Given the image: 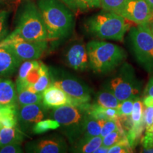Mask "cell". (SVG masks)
Wrapping results in <instances>:
<instances>
[{"mask_svg":"<svg viewBox=\"0 0 153 153\" xmlns=\"http://www.w3.org/2000/svg\"><path fill=\"white\" fill-rule=\"evenodd\" d=\"M37 6L46 28L48 42H60L72 33L73 12L60 0H38Z\"/></svg>","mask_w":153,"mask_h":153,"instance_id":"obj_1","label":"cell"},{"mask_svg":"<svg viewBox=\"0 0 153 153\" xmlns=\"http://www.w3.org/2000/svg\"><path fill=\"white\" fill-rule=\"evenodd\" d=\"M89 68L96 73L114 71L126 58V53L116 44L103 41H91L87 45Z\"/></svg>","mask_w":153,"mask_h":153,"instance_id":"obj_2","label":"cell"},{"mask_svg":"<svg viewBox=\"0 0 153 153\" xmlns=\"http://www.w3.org/2000/svg\"><path fill=\"white\" fill-rule=\"evenodd\" d=\"M84 26L86 31L94 37L116 41H123L128 29L125 18L115 12L104 10L88 17Z\"/></svg>","mask_w":153,"mask_h":153,"instance_id":"obj_3","label":"cell"},{"mask_svg":"<svg viewBox=\"0 0 153 153\" xmlns=\"http://www.w3.org/2000/svg\"><path fill=\"white\" fill-rule=\"evenodd\" d=\"M90 103L80 106L65 105L53 108L49 116L60 123L61 133L72 145L82 136Z\"/></svg>","mask_w":153,"mask_h":153,"instance_id":"obj_4","label":"cell"},{"mask_svg":"<svg viewBox=\"0 0 153 153\" xmlns=\"http://www.w3.org/2000/svg\"><path fill=\"white\" fill-rule=\"evenodd\" d=\"M12 33L27 41H48L46 28L37 4L25 1L21 6Z\"/></svg>","mask_w":153,"mask_h":153,"instance_id":"obj_5","label":"cell"},{"mask_svg":"<svg viewBox=\"0 0 153 153\" xmlns=\"http://www.w3.org/2000/svg\"><path fill=\"white\" fill-rule=\"evenodd\" d=\"M119 101L136 99L141 92L142 83L137 78L134 68L127 62H123L118 71L105 84Z\"/></svg>","mask_w":153,"mask_h":153,"instance_id":"obj_6","label":"cell"},{"mask_svg":"<svg viewBox=\"0 0 153 153\" xmlns=\"http://www.w3.org/2000/svg\"><path fill=\"white\" fill-rule=\"evenodd\" d=\"M129 38L137 62L147 72L153 73V35L148 24L131 27Z\"/></svg>","mask_w":153,"mask_h":153,"instance_id":"obj_7","label":"cell"},{"mask_svg":"<svg viewBox=\"0 0 153 153\" xmlns=\"http://www.w3.org/2000/svg\"><path fill=\"white\" fill-rule=\"evenodd\" d=\"M51 85L57 86L75 101L77 106L90 103L91 89L85 82L72 74L57 68H49Z\"/></svg>","mask_w":153,"mask_h":153,"instance_id":"obj_8","label":"cell"},{"mask_svg":"<svg viewBox=\"0 0 153 153\" xmlns=\"http://www.w3.org/2000/svg\"><path fill=\"white\" fill-rule=\"evenodd\" d=\"M48 41H27L11 33L0 42V44L8 45L23 62L41 58L48 48Z\"/></svg>","mask_w":153,"mask_h":153,"instance_id":"obj_9","label":"cell"},{"mask_svg":"<svg viewBox=\"0 0 153 153\" xmlns=\"http://www.w3.org/2000/svg\"><path fill=\"white\" fill-rule=\"evenodd\" d=\"M115 13L135 24H148L153 17L150 7L145 0H125Z\"/></svg>","mask_w":153,"mask_h":153,"instance_id":"obj_10","label":"cell"},{"mask_svg":"<svg viewBox=\"0 0 153 153\" xmlns=\"http://www.w3.org/2000/svg\"><path fill=\"white\" fill-rule=\"evenodd\" d=\"M48 110L42 102L19 107L17 114L19 127L24 133H30L35 124L47 117Z\"/></svg>","mask_w":153,"mask_h":153,"instance_id":"obj_11","label":"cell"},{"mask_svg":"<svg viewBox=\"0 0 153 153\" xmlns=\"http://www.w3.org/2000/svg\"><path fill=\"white\" fill-rule=\"evenodd\" d=\"M25 150L30 153H63L68 152L66 141L58 135H51L30 141Z\"/></svg>","mask_w":153,"mask_h":153,"instance_id":"obj_12","label":"cell"},{"mask_svg":"<svg viewBox=\"0 0 153 153\" xmlns=\"http://www.w3.org/2000/svg\"><path fill=\"white\" fill-rule=\"evenodd\" d=\"M65 62L76 71H85L89 68L87 45L82 41L72 42L64 53Z\"/></svg>","mask_w":153,"mask_h":153,"instance_id":"obj_13","label":"cell"},{"mask_svg":"<svg viewBox=\"0 0 153 153\" xmlns=\"http://www.w3.org/2000/svg\"><path fill=\"white\" fill-rule=\"evenodd\" d=\"M131 120L132 127L126 135L130 145L132 148H134L141 141L143 131L145 128L144 104L139 97L134 101Z\"/></svg>","mask_w":153,"mask_h":153,"instance_id":"obj_14","label":"cell"},{"mask_svg":"<svg viewBox=\"0 0 153 153\" xmlns=\"http://www.w3.org/2000/svg\"><path fill=\"white\" fill-rule=\"evenodd\" d=\"M42 103L48 109L58 108L65 105L77 106L76 102L57 86L51 85L42 93Z\"/></svg>","mask_w":153,"mask_h":153,"instance_id":"obj_15","label":"cell"},{"mask_svg":"<svg viewBox=\"0 0 153 153\" xmlns=\"http://www.w3.org/2000/svg\"><path fill=\"white\" fill-rule=\"evenodd\" d=\"M22 62L8 45L0 44V77H8L14 74Z\"/></svg>","mask_w":153,"mask_h":153,"instance_id":"obj_16","label":"cell"},{"mask_svg":"<svg viewBox=\"0 0 153 153\" xmlns=\"http://www.w3.org/2000/svg\"><path fill=\"white\" fill-rule=\"evenodd\" d=\"M0 105H18L16 86L11 79L4 77H0Z\"/></svg>","mask_w":153,"mask_h":153,"instance_id":"obj_17","label":"cell"},{"mask_svg":"<svg viewBox=\"0 0 153 153\" xmlns=\"http://www.w3.org/2000/svg\"><path fill=\"white\" fill-rule=\"evenodd\" d=\"M103 137L101 135L95 136L91 138L81 137L76 140L74 144L71 145L70 152L76 153H91L94 152L102 145Z\"/></svg>","mask_w":153,"mask_h":153,"instance_id":"obj_18","label":"cell"},{"mask_svg":"<svg viewBox=\"0 0 153 153\" xmlns=\"http://www.w3.org/2000/svg\"><path fill=\"white\" fill-rule=\"evenodd\" d=\"M26 136L19 126L12 128H0V147L11 143L22 144Z\"/></svg>","mask_w":153,"mask_h":153,"instance_id":"obj_19","label":"cell"},{"mask_svg":"<svg viewBox=\"0 0 153 153\" xmlns=\"http://www.w3.org/2000/svg\"><path fill=\"white\" fill-rule=\"evenodd\" d=\"M73 14H79L101 7L100 0H60Z\"/></svg>","mask_w":153,"mask_h":153,"instance_id":"obj_20","label":"cell"},{"mask_svg":"<svg viewBox=\"0 0 153 153\" xmlns=\"http://www.w3.org/2000/svg\"><path fill=\"white\" fill-rule=\"evenodd\" d=\"M120 102L110 89L104 87L96 94L92 104L105 108H117Z\"/></svg>","mask_w":153,"mask_h":153,"instance_id":"obj_21","label":"cell"},{"mask_svg":"<svg viewBox=\"0 0 153 153\" xmlns=\"http://www.w3.org/2000/svg\"><path fill=\"white\" fill-rule=\"evenodd\" d=\"M51 85V78L49 68L45 64L41 62V75L33 85L26 89L36 93H43V91Z\"/></svg>","mask_w":153,"mask_h":153,"instance_id":"obj_22","label":"cell"},{"mask_svg":"<svg viewBox=\"0 0 153 153\" xmlns=\"http://www.w3.org/2000/svg\"><path fill=\"white\" fill-rule=\"evenodd\" d=\"M42 102V93H36L28 89L17 91V104L19 107Z\"/></svg>","mask_w":153,"mask_h":153,"instance_id":"obj_23","label":"cell"},{"mask_svg":"<svg viewBox=\"0 0 153 153\" xmlns=\"http://www.w3.org/2000/svg\"><path fill=\"white\" fill-rule=\"evenodd\" d=\"M101 130V125L99 120L96 119L89 114L85 120L83 134L81 137L91 138V137L98 136V135H100Z\"/></svg>","mask_w":153,"mask_h":153,"instance_id":"obj_24","label":"cell"},{"mask_svg":"<svg viewBox=\"0 0 153 153\" xmlns=\"http://www.w3.org/2000/svg\"><path fill=\"white\" fill-rule=\"evenodd\" d=\"M39 62L40 61H38L37 60H33L24 61V62L21 64L20 67L19 68L18 77L16 79V89L22 87L30 72L34 68H36L39 64Z\"/></svg>","mask_w":153,"mask_h":153,"instance_id":"obj_25","label":"cell"},{"mask_svg":"<svg viewBox=\"0 0 153 153\" xmlns=\"http://www.w3.org/2000/svg\"><path fill=\"white\" fill-rule=\"evenodd\" d=\"M60 128V123L53 118L41 120L32 128L30 133L34 135L43 134L51 130H55Z\"/></svg>","mask_w":153,"mask_h":153,"instance_id":"obj_26","label":"cell"},{"mask_svg":"<svg viewBox=\"0 0 153 153\" xmlns=\"http://www.w3.org/2000/svg\"><path fill=\"white\" fill-rule=\"evenodd\" d=\"M126 138H127L126 132L124 131L122 126H120L116 131L111 132L103 137L102 145L107 148H111Z\"/></svg>","mask_w":153,"mask_h":153,"instance_id":"obj_27","label":"cell"},{"mask_svg":"<svg viewBox=\"0 0 153 153\" xmlns=\"http://www.w3.org/2000/svg\"><path fill=\"white\" fill-rule=\"evenodd\" d=\"M99 121L101 125L100 135L102 137L116 131L120 126H121L118 118L115 120H99Z\"/></svg>","mask_w":153,"mask_h":153,"instance_id":"obj_28","label":"cell"},{"mask_svg":"<svg viewBox=\"0 0 153 153\" xmlns=\"http://www.w3.org/2000/svg\"><path fill=\"white\" fill-rule=\"evenodd\" d=\"M135 99H128L120 101L117 107L118 117L131 116L133 108V103Z\"/></svg>","mask_w":153,"mask_h":153,"instance_id":"obj_29","label":"cell"},{"mask_svg":"<svg viewBox=\"0 0 153 153\" xmlns=\"http://www.w3.org/2000/svg\"><path fill=\"white\" fill-rule=\"evenodd\" d=\"M9 12L7 10L0 11V42L3 41L8 36V20Z\"/></svg>","mask_w":153,"mask_h":153,"instance_id":"obj_30","label":"cell"},{"mask_svg":"<svg viewBox=\"0 0 153 153\" xmlns=\"http://www.w3.org/2000/svg\"><path fill=\"white\" fill-rule=\"evenodd\" d=\"M133 152V148L130 145L128 138L120 141L117 144L111 147L108 153H130Z\"/></svg>","mask_w":153,"mask_h":153,"instance_id":"obj_31","label":"cell"},{"mask_svg":"<svg viewBox=\"0 0 153 153\" xmlns=\"http://www.w3.org/2000/svg\"><path fill=\"white\" fill-rule=\"evenodd\" d=\"M125 0H100L101 7L103 10L116 12L119 9Z\"/></svg>","mask_w":153,"mask_h":153,"instance_id":"obj_32","label":"cell"},{"mask_svg":"<svg viewBox=\"0 0 153 153\" xmlns=\"http://www.w3.org/2000/svg\"><path fill=\"white\" fill-rule=\"evenodd\" d=\"M17 126V115L7 114L0 116V128H12Z\"/></svg>","mask_w":153,"mask_h":153,"instance_id":"obj_33","label":"cell"},{"mask_svg":"<svg viewBox=\"0 0 153 153\" xmlns=\"http://www.w3.org/2000/svg\"><path fill=\"white\" fill-rule=\"evenodd\" d=\"M145 132H153V107L145 108Z\"/></svg>","mask_w":153,"mask_h":153,"instance_id":"obj_34","label":"cell"},{"mask_svg":"<svg viewBox=\"0 0 153 153\" xmlns=\"http://www.w3.org/2000/svg\"><path fill=\"white\" fill-rule=\"evenodd\" d=\"M23 152L21 144L18 143H11L0 147V153H22Z\"/></svg>","mask_w":153,"mask_h":153,"instance_id":"obj_35","label":"cell"},{"mask_svg":"<svg viewBox=\"0 0 153 153\" xmlns=\"http://www.w3.org/2000/svg\"><path fill=\"white\" fill-rule=\"evenodd\" d=\"M140 142L142 143L143 151L150 148L153 145V132H145Z\"/></svg>","mask_w":153,"mask_h":153,"instance_id":"obj_36","label":"cell"},{"mask_svg":"<svg viewBox=\"0 0 153 153\" xmlns=\"http://www.w3.org/2000/svg\"><path fill=\"white\" fill-rule=\"evenodd\" d=\"M144 96H151L153 97V76L149 80L144 90Z\"/></svg>","mask_w":153,"mask_h":153,"instance_id":"obj_37","label":"cell"},{"mask_svg":"<svg viewBox=\"0 0 153 153\" xmlns=\"http://www.w3.org/2000/svg\"><path fill=\"white\" fill-rule=\"evenodd\" d=\"M143 103L146 107H153V97L151 96H145L143 98Z\"/></svg>","mask_w":153,"mask_h":153,"instance_id":"obj_38","label":"cell"},{"mask_svg":"<svg viewBox=\"0 0 153 153\" xmlns=\"http://www.w3.org/2000/svg\"><path fill=\"white\" fill-rule=\"evenodd\" d=\"M108 150H109V148H107V147H105L104 145H101L99 148H97L94 152V153H107L108 152Z\"/></svg>","mask_w":153,"mask_h":153,"instance_id":"obj_39","label":"cell"},{"mask_svg":"<svg viewBox=\"0 0 153 153\" xmlns=\"http://www.w3.org/2000/svg\"><path fill=\"white\" fill-rule=\"evenodd\" d=\"M11 0H0V8L5 7L11 4Z\"/></svg>","mask_w":153,"mask_h":153,"instance_id":"obj_40","label":"cell"},{"mask_svg":"<svg viewBox=\"0 0 153 153\" xmlns=\"http://www.w3.org/2000/svg\"><path fill=\"white\" fill-rule=\"evenodd\" d=\"M145 1H146L149 7H150L151 11H152V16H153V0H145ZM152 19H153V17H152Z\"/></svg>","mask_w":153,"mask_h":153,"instance_id":"obj_41","label":"cell"},{"mask_svg":"<svg viewBox=\"0 0 153 153\" xmlns=\"http://www.w3.org/2000/svg\"><path fill=\"white\" fill-rule=\"evenodd\" d=\"M148 25H149V27H150V30H151V32H152V33L153 35V19L150 21V22L148 23Z\"/></svg>","mask_w":153,"mask_h":153,"instance_id":"obj_42","label":"cell"},{"mask_svg":"<svg viewBox=\"0 0 153 153\" xmlns=\"http://www.w3.org/2000/svg\"><path fill=\"white\" fill-rule=\"evenodd\" d=\"M144 152H148V153H153V145L152 147H151L150 148L148 149V150H145L143 151Z\"/></svg>","mask_w":153,"mask_h":153,"instance_id":"obj_43","label":"cell"},{"mask_svg":"<svg viewBox=\"0 0 153 153\" xmlns=\"http://www.w3.org/2000/svg\"><path fill=\"white\" fill-rule=\"evenodd\" d=\"M1 108H2V105H0V114H1Z\"/></svg>","mask_w":153,"mask_h":153,"instance_id":"obj_44","label":"cell"},{"mask_svg":"<svg viewBox=\"0 0 153 153\" xmlns=\"http://www.w3.org/2000/svg\"><path fill=\"white\" fill-rule=\"evenodd\" d=\"M24 1H33V0H24Z\"/></svg>","mask_w":153,"mask_h":153,"instance_id":"obj_45","label":"cell"},{"mask_svg":"<svg viewBox=\"0 0 153 153\" xmlns=\"http://www.w3.org/2000/svg\"><path fill=\"white\" fill-rule=\"evenodd\" d=\"M0 11H1V10H0Z\"/></svg>","mask_w":153,"mask_h":153,"instance_id":"obj_46","label":"cell"}]
</instances>
